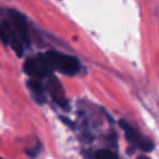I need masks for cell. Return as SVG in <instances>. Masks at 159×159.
Returning a JSON list of instances; mask_svg holds the SVG:
<instances>
[{"instance_id":"obj_1","label":"cell","mask_w":159,"mask_h":159,"mask_svg":"<svg viewBox=\"0 0 159 159\" xmlns=\"http://www.w3.org/2000/svg\"><path fill=\"white\" fill-rule=\"evenodd\" d=\"M51 70H57L66 75H75L80 71V63L76 58L57 51H48L45 53Z\"/></svg>"},{"instance_id":"obj_2","label":"cell","mask_w":159,"mask_h":159,"mask_svg":"<svg viewBox=\"0 0 159 159\" xmlns=\"http://www.w3.org/2000/svg\"><path fill=\"white\" fill-rule=\"evenodd\" d=\"M121 129L124 131L125 139L131 145L139 148L143 152H152L154 149V143L147 137H144L135 128H133L130 123L124 120H120L119 122Z\"/></svg>"},{"instance_id":"obj_3","label":"cell","mask_w":159,"mask_h":159,"mask_svg":"<svg viewBox=\"0 0 159 159\" xmlns=\"http://www.w3.org/2000/svg\"><path fill=\"white\" fill-rule=\"evenodd\" d=\"M51 71L45 53H39L35 58H29L24 63V72L32 77L49 76Z\"/></svg>"},{"instance_id":"obj_4","label":"cell","mask_w":159,"mask_h":159,"mask_svg":"<svg viewBox=\"0 0 159 159\" xmlns=\"http://www.w3.org/2000/svg\"><path fill=\"white\" fill-rule=\"evenodd\" d=\"M8 14H9L10 21H11L12 27L14 29V31L18 33V35L20 36L22 42L26 46H30V44H31V36H30L29 26H27L25 16L19 11H16V10L12 9L8 11Z\"/></svg>"},{"instance_id":"obj_5","label":"cell","mask_w":159,"mask_h":159,"mask_svg":"<svg viewBox=\"0 0 159 159\" xmlns=\"http://www.w3.org/2000/svg\"><path fill=\"white\" fill-rule=\"evenodd\" d=\"M47 89L50 93L52 99L55 102L60 106L64 110H69L70 109V105L66 98L64 97L63 89L61 86V83L59 82V80L53 75H49L47 79Z\"/></svg>"},{"instance_id":"obj_6","label":"cell","mask_w":159,"mask_h":159,"mask_svg":"<svg viewBox=\"0 0 159 159\" xmlns=\"http://www.w3.org/2000/svg\"><path fill=\"white\" fill-rule=\"evenodd\" d=\"M27 86L31 91L33 98L37 104L44 105L46 102V96H45V91L43 84L37 81V80H29L27 81Z\"/></svg>"},{"instance_id":"obj_7","label":"cell","mask_w":159,"mask_h":159,"mask_svg":"<svg viewBox=\"0 0 159 159\" xmlns=\"http://www.w3.org/2000/svg\"><path fill=\"white\" fill-rule=\"evenodd\" d=\"M0 40L5 45H10V31L7 22L0 23Z\"/></svg>"},{"instance_id":"obj_8","label":"cell","mask_w":159,"mask_h":159,"mask_svg":"<svg viewBox=\"0 0 159 159\" xmlns=\"http://www.w3.org/2000/svg\"><path fill=\"white\" fill-rule=\"evenodd\" d=\"M95 159H118L117 155L108 149H99L96 152Z\"/></svg>"},{"instance_id":"obj_9","label":"cell","mask_w":159,"mask_h":159,"mask_svg":"<svg viewBox=\"0 0 159 159\" xmlns=\"http://www.w3.org/2000/svg\"><path fill=\"white\" fill-rule=\"evenodd\" d=\"M60 119L62 120V122H63L64 124H66L68 126H70L71 129H74L75 128V124L73 123L72 121H71L69 118H66V117H60Z\"/></svg>"},{"instance_id":"obj_10","label":"cell","mask_w":159,"mask_h":159,"mask_svg":"<svg viewBox=\"0 0 159 159\" xmlns=\"http://www.w3.org/2000/svg\"><path fill=\"white\" fill-rule=\"evenodd\" d=\"M137 159H150V158H148L147 156H139Z\"/></svg>"},{"instance_id":"obj_11","label":"cell","mask_w":159,"mask_h":159,"mask_svg":"<svg viewBox=\"0 0 159 159\" xmlns=\"http://www.w3.org/2000/svg\"><path fill=\"white\" fill-rule=\"evenodd\" d=\"M0 159H2V158H1V157H0Z\"/></svg>"}]
</instances>
